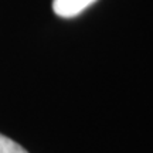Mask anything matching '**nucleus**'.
I'll return each instance as SVG.
<instances>
[{"label":"nucleus","instance_id":"1","mask_svg":"<svg viewBox=\"0 0 153 153\" xmlns=\"http://www.w3.org/2000/svg\"><path fill=\"white\" fill-rule=\"evenodd\" d=\"M97 0H54L53 1V10L57 16L64 19H71L88 9L94 4Z\"/></svg>","mask_w":153,"mask_h":153},{"label":"nucleus","instance_id":"2","mask_svg":"<svg viewBox=\"0 0 153 153\" xmlns=\"http://www.w3.org/2000/svg\"><path fill=\"white\" fill-rule=\"evenodd\" d=\"M0 153H28L26 149L20 146L13 139L0 133Z\"/></svg>","mask_w":153,"mask_h":153}]
</instances>
